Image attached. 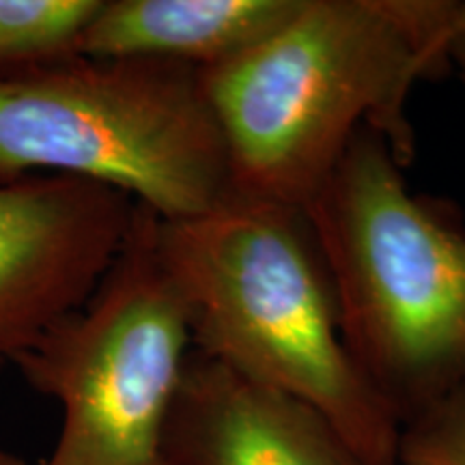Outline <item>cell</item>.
<instances>
[{
    "instance_id": "cell-9",
    "label": "cell",
    "mask_w": 465,
    "mask_h": 465,
    "mask_svg": "<svg viewBox=\"0 0 465 465\" xmlns=\"http://www.w3.org/2000/svg\"><path fill=\"white\" fill-rule=\"evenodd\" d=\"M104 0H0V80L80 54Z\"/></svg>"
},
{
    "instance_id": "cell-3",
    "label": "cell",
    "mask_w": 465,
    "mask_h": 465,
    "mask_svg": "<svg viewBox=\"0 0 465 465\" xmlns=\"http://www.w3.org/2000/svg\"><path fill=\"white\" fill-rule=\"evenodd\" d=\"M358 371L405 427L465 388V226L362 130L304 207Z\"/></svg>"
},
{
    "instance_id": "cell-2",
    "label": "cell",
    "mask_w": 465,
    "mask_h": 465,
    "mask_svg": "<svg viewBox=\"0 0 465 465\" xmlns=\"http://www.w3.org/2000/svg\"><path fill=\"white\" fill-rule=\"evenodd\" d=\"M155 243L194 351L312 405L366 465H399V422L349 356L304 209L231 194L203 216L158 218Z\"/></svg>"
},
{
    "instance_id": "cell-10",
    "label": "cell",
    "mask_w": 465,
    "mask_h": 465,
    "mask_svg": "<svg viewBox=\"0 0 465 465\" xmlns=\"http://www.w3.org/2000/svg\"><path fill=\"white\" fill-rule=\"evenodd\" d=\"M399 465H465V388L401 427Z\"/></svg>"
},
{
    "instance_id": "cell-6",
    "label": "cell",
    "mask_w": 465,
    "mask_h": 465,
    "mask_svg": "<svg viewBox=\"0 0 465 465\" xmlns=\"http://www.w3.org/2000/svg\"><path fill=\"white\" fill-rule=\"evenodd\" d=\"M134 212L124 192L65 174L0 182V373L95 293Z\"/></svg>"
},
{
    "instance_id": "cell-11",
    "label": "cell",
    "mask_w": 465,
    "mask_h": 465,
    "mask_svg": "<svg viewBox=\"0 0 465 465\" xmlns=\"http://www.w3.org/2000/svg\"><path fill=\"white\" fill-rule=\"evenodd\" d=\"M450 65L457 67L459 75H461V80L465 83V31L459 35V37L455 39V44H452Z\"/></svg>"
},
{
    "instance_id": "cell-12",
    "label": "cell",
    "mask_w": 465,
    "mask_h": 465,
    "mask_svg": "<svg viewBox=\"0 0 465 465\" xmlns=\"http://www.w3.org/2000/svg\"><path fill=\"white\" fill-rule=\"evenodd\" d=\"M0 465H26V461L20 455H15V452L7 450L0 444Z\"/></svg>"
},
{
    "instance_id": "cell-5",
    "label": "cell",
    "mask_w": 465,
    "mask_h": 465,
    "mask_svg": "<svg viewBox=\"0 0 465 465\" xmlns=\"http://www.w3.org/2000/svg\"><path fill=\"white\" fill-rule=\"evenodd\" d=\"M155 224L136 203L130 235L95 293L14 364L63 410L44 465H164L162 440L192 334Z\"/></svg>"
},
{
    "instance_id": "cell-7",
    "label": "cell",
    "mask_w": 465,
    "mask_h": 465,
    "mask_svg": "<svg viewBox=\"0 0 465 465\" xmlns=\"http://www.w3.org/2000/svg\"><path fill=\"white\" fill-rule=\"evenodd\" d=\"M164 465H366L315 407L192 349L168 411Z\"/></svg>"
},
{
    "instance_id": "cell-8",
    "label": "cell",
    "mask_w": 465,
    "mask_h": 465,
    "mask_svg": "<svg viewBox=\"0 0 465 465\" xmlns=\"http://www.w3.org/2000/svg\"><path fill=\"white\" fill-rule=\"evenodd\" d=\"M302 0H104L80 42L97 58H162L201 72L246 54Z\"/></svg>"
},
{
    "instance_id": "cell-4",
    "label": "cell",
    "mask_w": 465,
    "mask_h": 465,
    "mask_svg": "<svg viewBox=\"0 0 465 465\" xmlns=\"http://www.w3.org/2000/svg\"><path fill=\"white\" fill-rule=\"evenodd\" d=\"M31 174L108 185L171 223L231 196L201 69L162 58L78 54L0 80V182Z\"/></svg>"
},
{
    "instance_id": "cell-1",
    "label": "cell",
    "mask_w": 465,
    "mask_h": 465,
    "mask_svg": "<svg viewBox=\"0 0 465 465\" xmlns=\"http://www.w3.org/2000/svg\"><path fill=\"white\" fill-rule=\"evenodd\" d=\"M463 31L459 0H302L265 42L201 72L231 194L304 209L362 130L410 166L407 102L450 67Z\"/></svg>"
}]
</instances>
